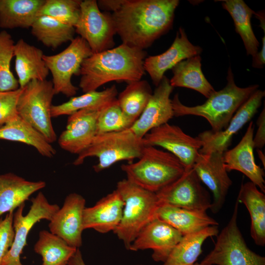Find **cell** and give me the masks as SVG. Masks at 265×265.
<instances>
[{
	"mask_svg": "<svg viewBox=\"0 0 265 265\" xmlns=\"http://www.w3.org/2000/svg\"><path fill=\"white\" fill-rule=\"evenodd\" d=\"M31 205L27 213L24 215L25 203L21 205L14 212L13 226L14 238L13 243L2 259L0 265H24L20 261L27 237L33 226L41 220L50 221L59 209L56 204L49 203L44 194L39 192L31 199Z\"/></svg>",
	"mask_w": 265,
	"mask_h": 265,
	"instance_id": "cell-11",
	"label": "cell"
},
{
	"mask_svg": "<svg viewBox=\"0 0 265 265\" xmlns=\"http://www.w3.org/2000/svg\"><path fill=\"white\" fill-rule=\"evenodd\" d=\"M237 200L243 203L251 219L250 235L255 243L265 245V195L251 182L242 184Z\"/></svg>",
	"mask_w": 265,
	"mask_h": 265,
	"instance_id": "cell-26",
	"label": "cell"
},
{
	"mask_svg": "<svg viewBox=\"0 0 265 265\" xmlns=\"http://www.w3.org/2000/svg\"><path fill=\"white\" fill-rule=\"evenodd\" d=\"M202 52V49L200 46L190 43L185 29L180 27L171 46L165 52L146 57L144 69L157 87L166 71L172 69L183 60L200 55Z\"/></svg>",
	"mask_w": 265,
	"mask_h": 265,
	"instance_id": "cell-20",
	"label": "cell"
},
{
	"mask_svg": "<svg viewBox=\"0 0 265 265\" xmlns=\"http://www.w3.org/2000/svg\"><path fill=\"white\" fill-rule=\"evenodd\" d=\"M45 186L44 181H28L13 173L0 174V217L5 213L14 212Z\"/></svg>",
	"mask_w": 265,
	"mask_h": 265,
	"instance_id": "cell-24",
	"label": "cell"
},
{
	"mask_svg": "<svg viewBox=\"0 0 265 265\" xmlns=\"http://www.w3.org/2000/svg\"><path fill=\"white\" fill-rule=\"evenodd\" d=\"M156 194L160 204L169 205L187 210L206 212L212 200L209 192L192 167L185 169L176 180L164 187Z\"/></svg>",
	"mask_w": 265,
	"mask_h": 265,
	"instance_id": "cell-12",
	"label": "cell"
},
{
	"mask_svg": "<svg viewBox=\"0 0 265 265\" xmlns=\"http://www.w3.org/2000/svg\"><path fill=\"white\" fill-rule=\"evenodd\" d=\"M146 54L143 50L123 44L93 53L81 65L79 86L86 93L112 81L129 83L141 80L145 73L143 65Z\"/></svg>",
	"mask_w": 265,
	"mask_h": 265,
	"instance_id": "cell-2",
	"label": "cell"
},
{
	"mask_svg": "<svg viewBox=\"0 0 265 265\" xmlns=\"http://www.w3.org/2000/svg\"><path fill=\"white\" fill-rule=\"evenodd\" d=\"M142 139L144 145L161 147L173 154L185 169L193 167L202 146L197 137H193L178 126L168 123L153 129Z\"/></svg>",
	"mask_w": 265,
	"mask_h": 265,
	"instance_id": "cell-13",
	"label": "cell"
},
{
	"mask_svg": "<svg viewBox=\"0 0 265 265\" xmlns=\"http://www.w3.org/2000/svg\"><path fill=\"white\" fill-rule=\"evenodd\" d=\"M227 83L222 89L213 92L203 104L194 106L183 105L175 95L172 104L175 117L192 115L205 118L213 132L224 130L239 107L259 87L258 84L245 88L238 87L235 83L230 67L227 77Z\"/></svg>",
	"mask_w": 265,
	"mask_h": 265,
	"instance_id": "cell-3",
	"label": "cell"
},
{
	"mask_svg": "<svg viewBox=\"0 0 265 265\" xmlns=\"http://www.w3.org/2000/svg\"><path fill=\"white\" fill-rule=\"evenodd\" d=\"M262 39V49L253 57L252 66L256 68H263L265 63V34Z\"/></svg>",
	"mask_w": 265,
	"mask_h": 265,
	"instance_id": "cell-42",
	"label": "cell"
},
{
	"mask_svg": "<svg viewBox=\"0 0 265 265\" xmlns=\"http://www.w3.org/2000/svg\"><path fill=\"white\" fill-rule=\"evenodd\" d=\"M142 138L138 137L129 128L125 130L96 135L90 145L78 155L73 164L79 165L88 157H96V172H101L122 160L138 159L144 147Z\"/></svg>",
	"mask_w": 265,
	"mask_h": 265,
	"instance_id": "cell-6",
	"label": "cell"
},
{
	"mask_svg": "<svg viewBox=\"0 0 265 265\" xmlns=\"http://www.w3.org/2000/svg\"><path fill=\"white\" fill-rule=\"evenodd\" d=\"M45 0H0V27H31Z\"/></svg>",
	"mask_w": 265,
	"mask_h": 265,
	"instance_id": "cell-28",
	"label": "cell"
},
{
	"mask_svg": "<svg viewBox=\"0 0 265 265\" xmlns=\"http://www.w3.org/2000/svg\"><path fill=\"white\" fill-rule=\"evenodd\" d=\"M43 51L24 39H19L14 45L15 70L20 87H25L33 80H44L49 70L43 59Z\"/></svg>",
	"mask_w": 265,
	"mask_h": 265,
	"instance_id": "cell-23",
	"label": "cell"
},
{
	"mask_svg": "<svg viewBox=\"0 0 265 265\" xmlns=\"http://www.w3.org/2000/svg\"><path fill=\"white\" fill-rule=\"evenodd\" d=\"M23 88L0 92V128L19 115L17 103Z\"/></svg>",
	"mask_w": 265,
	"mask_h": 265,
	"instance_id": "cell-39",
	"label": "cell"
},
{
	"mask_svg": "<svg viewBox=\"0 0 265 265\" xmlns=\"http://www.w3.org/2000/svg\"><path fill=\"white\" fill-rule=\"evenodd\" d=\"M117 93V89L114 85L102 91H93L79 96L72 97L66 102L52 105L51 116H69L83 109H102L116 99Z\"/></svg>",
	"mask_w": 265,
	"mask_h": 265,
	"instance_id": "cell-31",
	"label": "cell"
},
{
	"mask_svg": "<svg viewBox=\"0 0 265 265\" xmlns=\"http://www.w3.org/2000/svg\"><path fill=\"white\" fill-rule=\"evenodd\" d=\"M68 265H86L82 256L81 253L79 248H78L76 253L70 259Z\"/></svg>",
	"mask_w": 265,
	"mask_h": 265,
	"instance_id": "cell-43",
	"label": "cell"
},
{
	"mask_svg": "<svg viewBox=\"0 0 265 265\" xmlns=\"http://www.w3.org/2000/svg\"><path fill=\"white\" fill-rule=\"evenodd\" d=\"M124 201L115 189L83 212V229H93L105 234L114 231L121 220Z\"/></svg>",
	"mask_w": 265,
	"mask_h": 265,
	"instance_id": "cell-22",
	"label": "cell"
},
{
	"mask_svg": "<svg viewBox=\"0 0 265 265\" xmlns=\"http://www.w3.org/2000/svg\"><path fill=\"white\" fill-rule=\"evenodd\" d=\"M183 236L169 224L155 218L142 229L129 250L152 249L153 259L164 263Z\"/></svg>",
	"mask_w": 265,
	"mask_h": 265,
	"instance_id": "cell-17",
	"label": "cell"
},
{
	"mask_svg": "<svg viewBox=\"0 0 265 265\" xmlns=\"http://www.w3.org/2000/svg\"><path fill=\"white\" fill-rule=\"evenodd\" d=\"M192 265H206V264H203V263H200V264H199V263H194V264H193Z\"/></svg>",
	"mask_w": 265,
	"mask_h": 265,
	"instance_id": "cell-45",
	"label": "cell"
},
{
	"mask_svg": "<svg viewBox=\"0 0 265 265\" xmlns=\"http://www.w3.org/2000/svg\"><path fill=\"white\" fill-rule=\"evenodd\" d=\"M170 85L193 89L207 98L215 90L203 74L200 55L183 60L172 69Z\"/></svg>",
	"mask_w": 265,
	"mask_h": 265,
	"instance_id": "cell-29",
	"label": "cell"
},
{
	"mask_svg": "<svg viewBox=\"0 0 265 265\" xmlns=\"http://www.w3.org/2000/svg\"><path fill=\"white\" fill-rule=\"evenodd\" d=\"M156 218L169 224L183 236L219 224L206 212L189 210L167 204L159 205Z\"/></svg>",
	"mask_w": 265,
	"mask_h": 265,
	"instance_id": "cell-25",
	"label": "cell"
},
{
	"mask_svg": "<svg viewBox=\"0 0 265 265\" xmlns=\"http://www.w3.org/2000/svg\"><path fill=\"white\" fill-rule=\"evenodd\" d=\"M75 32L88 44L93 53L113 48L115 29L111 13H103L96 0H82Z\"/></svg>",
	"mask_w": 265,
	"mask_h": 265,
	"instance_id": "cell-10",
	"label": "cell"
},
{
	"mask_svg": "<svg viewBox=\"0 0 265 265\" xmlns=\"http://www.w3.org/2000/svg\"><path fill=\"white\" fill-rule=\"evenodd\" d=\"M92 54L87 43L79 36L58 53L44 55L43 59L52 76L55 94L61 93L72 97L77 94L78 88L73 85L71 78L73 75H79L83 60Z\"/></svg>",
	"mask_w": 265,
	"mask_h": 265,
	"instance_id": "cell-9",
	"label": "cell"
},
{
	"mask_svg": "<svg viewBox=\"0 0 265 265\" xmlns=\"http://www.w3.org/2000/svg\"><path fill=\"white\" fill-rule=\"evenodd\" d=\"M17 103L18 115L29 124L50 143L56 140L51 116L55 94L52 81L33 80L25 87Z\"/></svg>",
	"mask_w": 265,
	"mask_h": 265,
	"instance_id": "cell-7",
	"label": "cell"
},
{
	"mask_svg": "<svg viewBox=\"0 0 265 265\" xmlns=\"http://www.w3.org/2000/svg\"><path fill=\"white\" fill-rule=\"evenodd\" d=\"M253 133V123L251 121L239 142L233 149L223 153V161L227 172L235 170L241 172L265 193V172L255 162Z\"/></svg>",
	"mask_w": 265,
	"mask_h": 265,
	"instance_id": "cell-21",
	"label": "cell"
},
{
	"mask_svg": "<svg viewBox=\"0 0 265 265\" xmlns=\"http://www.w3.org/2000/svg\"><path fill=\"white\" fill-rule=\"evenodd\" d=\"M127 179L149 191L157 192L184 173L185 168L171 153L145 145L135 162L123 164Z\"/></svg>",
	"mask_w": 265,
	"mask_h": 265,
	"instance_id": "cell-4",
	"label": "cell"
},
{
	"mask_svg": "<svg viewBox=\"0 0 265 265\" xmlns=\"http://www.w3.org/2000/svg\"><path fill=\"white\" fill-rule=\"evenodd\" d=\"M265 95L264 91L256 90L239 107L224 130L216 132L209 130L199 133L197 137L202 142L199 153H223L227 150L233 135L256 114Z\"/></svg>",
	"mask_w": 265,
	"mask_h": 265,
	"instance_id": "cell-14",
	"label": "cell"
},
{
	"mask_svg": "<svg viewBox=\"0 0 265 265\" xmlns=\"http://www.w3.org/2000/svg\"><path fill=\"white\" fill-rule=\"evenodd\" d=\"M85 200L80 194L66 196L62 207L49 221L50 232L63 239L69 245L79 248L82 245L83 212Z\"/></svg>",
	"mask_w": 265,
	"mask_h": 265,
	"instance_id": "cell-16",
	"label": "cell"
},
{
	"mask_svg": "<svg viewBox=\"0 0 265 265\" xmlns=\"http://www.w3.org/2000/svg\"><path fill=\"white\" fill-rule=\"evenodd\" d=\"M178 0H119L111 14L122 44L143 50L167 32Z\"/></svg>",
	"mask_w": 265,
	"mask_h": 265,
	"instance_id": "cell-1",
	"label": "cell"
},
{
	"mask_svg": "<svg viewBox=\"0 0 265 265\" xmlns=\"http://www.w3.org/2000/svg\"><path fill=\"white\" fill-rule=\"evenodd\" d=\"M116 190L124 201L120 222L113 231L125 248L130 247L142 229L156 218L159 205L156 193L146 190L127 179L119 181Z\"/></svg>",
	"mask_w": 265,
	"mask_h": 265,
	"instance_id": "cell-5",
	"label": "cell"
},
{
	"mask_svg": "<svg viewBox=\"0 0 265 265\" xmlns=\"http://www.w3.org/2000/svg\"><path fill=\"white\" fill-rule=\"evenodd\" d=\"M14 45L9 33L5 30L0 32V92L14 91L20 88L18 80L10 68Z\"/></svg>",
	"mask_w": 265,
	"mask_h": 265,
	"instance_id": "cell-36",
	"label": "cell"
},
{
	"mask_svg": "<svg viewBox=\"0 0 265 265\" xmlns=\"http://www.w3.org/2000/svg\"><path fill=\"white\" fill-rule=\"evenodd\" d=\"M218 233V226L214 225L184 235L163 265H192L201 254L202 246L205 240L217 236Z\"/></svg>",
	"mask_w": 265,
	"mask_h": 265,
	"instance_id": "cell-30",
	"label": "cell"
},
{
	"mask_svg": "<svg viewBox=\"0 0 265 265\" xmlns=\"http://www.w3.org/2000/svg\"><path fill=\"white\" fill-rule=\"evenodd\" d=\"M134 122L123 112L116 98L101 110L97 121L96 135L127 130Z\"/></svg>",
	"mask_w": 265,
	"mask_h": 265,
	"instance_id": "cell-38",
	"label": "cell"
},
{
	"mask_svg": "<svg viewBox=\"0 0 265 265\" xmlns=\"http://www.w3.org/2000/svg\"><path fill=\"white\" fill-rule=\"evenodd\" d=\"M32 34L44 46L55 49L72 41L75 27L53 18L37 16L31 27Z\"/></svg>",
	"mask_w": 265,
	"mask_h": 265,
	"instance_id": "cell-33",
	"label": "cell"
},
{
	"mask_svg": "<svg viewBox=\"0 0 265 265\" xmlns=\"http://www.w3.org/2000/svg\"><path fill=\"white\" fill-rule=\"evenodd\" d=\"M257 153L259 159H261L262 162L264 165V167H265V156L263 152L261 150V149H257Z\"/></svg>",
	"mask_w": 265,
	"mask_h": 265,
	"instance_id": "cell-44",
	"label": "cell"
},
{
	"mask_svg": "<svg viewBox=\"0 0 265 265\" xmlns=\"http://www.w3.org/2000/svg\"><path fill=\"white\" fill-rule=\"evenodd\" d=\"M77 249L47 230L39 232L34 246V251L42 257V265H68Z\"/></svg>",
	"mask_w": 265,
	"mask_h": 265,
	"instance_id": "cell-34",
	"label": "cell"
},
{
	"mask_svg": "<svg viewBox=\"0 0 265 265\" xmlns=\"http://www.w3.org/2000/svg\"><path fill=\"white\" fill-rule=\"evenodd\" d=\"M14 212H9L3 219L0 218V265L2 259L10 248L13 242Z\"/></svg>",
	"mask_w": 265,
	"mask_h": 265,
	"instance_id": "cell-40",
	"label": "cell"
},
{
	"mask_svg": "<svg viewBox=\"0 0 265 265\" xmlns=\"http://www.w3.org/2000/svg\"><path fill=\"white\" fill-rule=\"evenodd\" d=\"M223 8L231 16L235 30L241 37L247 55L255 56L258 52L259 42L253 31L251 19L255 12L243 0H221Z\"/></svg>",
	"mask_w": 265,
	"mask_h": 265,
	"instance_id": "cell-32",
	"label": "cell"
},
{
	"mask_svg": "<svg viewBox=\"0 0 265 265\" xmlns=\"http://www.w3.org/2000/svg\"><path fill=\"white\" fill-rule=\"evenodd\" d=\"M239 202L237 200L232 216L217 236L213 249L201 263L210 265H265V258L247 246L238 226Z\"/></svg>",
	"mask_w": 265,
	"mask_h": 265,
	"instance_id": "cell-8",
	"label": "cell"
},
{
	"mask_svg": "<svg viewBox=\"0 0 265 265\" xmlns=\"http://www.w3.org/2000/svg\"><path fill=\"white\" fill-rule=\"evenodd\" d=\"M102 109H83L69 115L66 129L58 139L59 146L78 155L87 148L97 134V121Z\"/></svg>",
	"mask_w": 265,
	"mask_h": 265,
	"instance_id": "cell-19",
	"label": "cell"
},
{
	"mask_svg": "<svg viewBox=\"0 0 265 265\" xmlns=\"http://www.w3.org/2000/svg\"><path fill=\"white\" fill-rule=\"evenodd\" d=\"M0 139L31 146L42 156L52 158L56 150L43 136L19 115L0 128Z\"/></svg>",
	"mask_w": 265,
	"mask_h": 265,
	"instance_id": "cell-27",
	"label": "cell"
},
{
	"mask_svg": "<svg viewBox=\"0 0 265 265\" xmlns=\"http://www.w3.org/2000/svg\"><path fill=\"white\" fill-rule=\"evenodd\" d=\"M257 125L258 129L254 137L253 144L254 148L261 149L265 144V107L259 116Z\"/></svg>",
	"mask_w": 265,
	"mask_h": 265,
	"instance_id": "cell-41",
	"label": "cell"
},
{
	"mask_svg": "<svg viewBox=\"0 0 265 265\" xmlns=\"http://www.w3.org/2000/svg\"><path fill=\"white\" fill-rule=\"evenodd\" d=\"M80 0H45L37 16L53 18L62 23L75 27L80 15Z\"/></svg>",
	"mask_w": 265,
	"mask_h": 265,
	"instance_id": "cell-37",
	"label": "cell"
},
{
	"mask_svg": "<svg viewBox=\"0 0 265 265\" xmlns=\"http://www.w3.org/2000/svg\"><path fill=\"white\" fill-rule=\"evenodd\" d=\"M173 89L170 80L164 76L143 111L130 128L138 137L143 138L151 130L167 123L174 116L170 98Z\"/></svg>",
	"mask_w": 265,
	"mask_h": 265,
	"instance_id": "cell-18",
	"label": "cell"
},
{
	"mask_svg": "<svg viewBox=\"0 0 265 265\" xmlns=\"http://www.w3.org/2000/svg\"><path fill=\"white\" fill-rule=\"evenodd\" d=\"M153 94L151 87L145 80L128 83L117 98L123 112L135 121L146 107Z\"/></svg>",
	"mask_w": 265,
	"mask_h": 265,
	"instance_id": "cell-35",
	"label": "cell"
},
{
	"mask_svg": "<svg viewBox=\"0 0 265 265\" xmlns=\"http://www.w3.org/2000/svg\"><path fill=\"white\" fill-rule=\"evenodd\" d=\"M223 153H199L193 166L199 180L212 193L210 210L213 213L223 207L232 181L228 175L223 161Z\"/></svg>",
	"mask_w": 265,
	"mask_h": 265,
	"instance_id": "cell-15",
	"label": "cell"
}]
</instances>
